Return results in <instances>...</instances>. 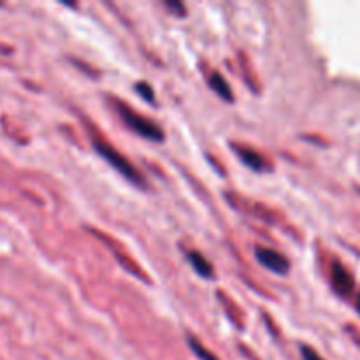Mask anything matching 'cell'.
<instances>
[{
    "label": "cell",
    "instance_id": "cell-1",
    "mask_svg": "<svg viewBox=\"0 0 360 360\" xmlns=\"http://www.w3.org/2000/svg\"><path fill=\"white\" fill-rule=\"evenodd\" d=\"M92 144H93V148H95L97 153H99L104 160L109 162V164L113 165L118 172H120V174L125 176V178L129 179V181H132L134 185L143 186V188L146 186V179H144V176L141 174V172L137 171V169L134 167L129 160H127L125 155L118 153L113 146H109V144H106L104 141H100V139H93Z\"/></svg>",
    "mask_w": 360,
    "mask_h": 360
},
{
    "label": "cell",
    "instance_id": "cell-2",
    "mask_svg": "<svg viewBox=\"0 0 360 360\" xmlns=\"http://www.w3.org/2000/svg\"><path fill=\"white\" fill-rule=\"evenodd\" d=\"M114 104H116L118 113H120V116H122L123 122L129 125V129H132L134 132L139 134L141 137H144V139H148V141H157V143L164 141L165 134H164V130L157 125V123L151 122V120H148V118L141 116V114L134 113V111L130 109L129 106H125V104L118 102V100Z\"/></svg>",
    "mask_w": 360,
    "mask_h": 360
},
{
    "label": "cell",
    "instance_id": "cell-3",
    "mask_svg": "<svg viewBox=\"0 0 360 360\" xmlns=\"http://www.w3.org/2000/svg\"><path fill=\"white\" fill-rule=\"evenodd\" d=\"M255 257L261 262L264 268H268L269 271L276 272V275H286L290 271V262L285 255L278 254L276 250L264 247H255Z\"/></svg>",
    "mask_w": 360,
    "mask_h": 360
},
{
    "label": "cell",
    "instance_id": "cell-4",
    "mask_svg": "<svg viewBox=\"0 0 360 360\" xmlns=\"http://www.w3.org/2000/svg\"><path fill=\"white\" fill-rule=\"evenodd\" d=\"M332 286L339 296H348L353 290V278L341 262H332Z\"/></svg>",
    "mask_w": 360,
    "mask_h": 360
},
{
    "label": "cell",
    "instance_id": "cell-5",
    "mask_svg": "<svg viewBox=\"0 0 360 360\" xmlns=\"http://www.w3.org/2000/svg\"><path fill=\"white\" fill-rule=\"evenodd\" d=\"M232 148H234V151L237 153V157L241 158V162H243L244 165H248L250 169H254V171H262V169L265 167L264 158H262L257 151L244 146H232Z\"/></svg>",
    "mask_w": 360,
    "mask_h": 360
},
{
    "label": "cell",
    "instance_id": "cell-6",
    "mask_svg": "<svg viewBox=\"0 0 360 360\" xmlns=\"http://www.w3.org/2000/svg\"><path fill=\"white\" fill-rule=\"evenodd\" d=\"M186 258H188L193 271L199 276H202V278H211V276H213V268H211L209 262H207L199 251H188V254H186Z\"/></svg>",
    "mask_w": 360,
    "mask_h": 360
},
{
    "label": "cell",
    "instance_id": "cell-7",
    "mask_svg": "<svg viewBox=\"0 0 360 360\" xmlns=\"http://www.w3.org/2000/svg\"><path fill=\"white\" fill-rule=\"evenodd\" d=\"M209 86L213 88V92H216L218 95L221 97L223 100H227V102H232V90L230 86H228L227 79L223 78V76H220L218 72H211L209 76Z\"/></svg>",
    "mask_w": 360,
    "mask_h": 360
},
{
    "label": "cell",
    "instance_id": "cell-8",
    "mask_svg": "<svg viewBox=\"0 0 360 360\" xmlns=\"http://www.w3.org/2000/svg\"><path fill=\"white\" fill-rule=\"evenodd\" d=\"M188 345H190V348L193 349V353H195V355L199 356L200 360H218L216 356H214L213 353L209 352V349H206V348H204V346L200 345V342L197 341V339L190 338V339H188Z\"/></svg>",
    "mask_w": 360,
    "mask_h": 360
},
{
    "label": "cell",
    "instance_id": "cell-9",
    "mask_svg": "<svg viewBox=\"0 0 360 360\" xmlns=\"http://www.w3.org/2000/svg\"><path fill=\"white\" fill-rule=\"evenodd\" d=\"M136 90L144 97V99L148 100V102H153L155 100V92H153V88L148 85V83H144V81L136 83Z\"/></svg>",
    "mask_w": 360,
    "mask_h": 360
},
{
    "label": "cell",
    "instance_id": "cell-10",
    "mask_svg": "<svg viewBox=\"0 0 360 360\" xmlns=\"http://www.w3.org/2000/svg\"><path fill=\"white\" fill-rule=\"evenodd\" d=\"M300 355H303L304 360H324L313 348H310V346H300Z\"/></svg>",
    "mask_w": 360,
    "mask_h": 360
},
{
    "label": "cell",
    "instance_id": "cell-11",
    "mask_svg": "<svg viewBox=\"0 0 360 360\" xmlns=\"http://www.w3.org/2000/svg\"><path fill=\"white\" fill-rule=\"evenodd\" d=\"M165 6L171 9H176L178 13H185V6L179 4V2H165Z\"/></svg>",
    "mask_w": 360,
    "mask_h": 360
},
{
    "label": "cell",
    "instance_id": "cell-12",
    "mask_svg": "<svg viewBox=\"0 0 360 360\" xmlns=\"http://www.w3.org/2000/svg\"><path fill=\"white\" fill-rule=\"evenodd\" d=\"M356 310H359V313H360V296L356 297Z\"/></svg>",
    "mask_w": 360,
    "mask_h": 360
}]
</instances>
